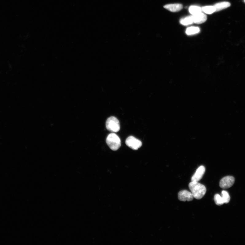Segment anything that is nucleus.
I'll list each match as a JSON object with an SVG mask.
<instances>
[{"label":"nucleus","instance_id":"nucleus-1","mask_svg":"<svg viewBox=\"0 0 245 245\" xmlns=\"http://www.w3.org/2000/svg\"><path fill=\"white\" fill-rule=\"evenodd\" d=\"M189 187L194 198L197 200L202 199L206 193L205 186L198 182L192 181L189 185Z\"/></svg>","mask_w":245,"mask_h":245},{"label":"nucleus","instance_id":"nucleus-2","mask_svg":"<svg viewBox=\"0 0 245 245\" xmlns=\"http://www.w3.org/2000/svg\"><path fill=\"white\" fill-rule=\"evenodd\" d=\"M106 141L110 148L113 150H117L121 147V140L115 134L112 133L109 134Z\"/></svg>","mask_w":245,"mask_h":245},{"label":"nucleus","instance_id":"nucleus-3","mask_svg":"<svg viewBox=\"0 0 245 245\" xmlns=\"http://www.w3.org/2000/svg\"><path fill=\"white\" fill-rule=\"evenodd\" d=\"M106 127L109 131L117 133L120 130V122L115 117H111L107 119L106 122Z\"/></svg>","mask_w":245,"mask_h":245},{"label":"nucleus","instance_id":"nucleus-4","mask_svg":"<svg viewBox=\"0 0 245 245\" xmlns=\"http://www.w3.org/2000/svg\"><path fill=\"white\" fill-rule=\"evenodd\" d=\"M125 143L128 146L134 150H137L142 146L141 141L132 136L128 137Z\"/></svg>","mask_w":245,"mask_h":245},{"label":"nucleus","instance_id":"nucleus-5","mask_svg":"<svg viewBox=\"0 0 245 245\" xmlns=\"http://www.w3.org/2000/svg\"><path fill=\"white\" fill-rule=\"evenodd\" d=\"M235 178L231 176L222 178L220 182V186L223 189H228L233 186L235 183Z\"/></svg>","mask_w":245,"mask_h":245},{"label":"nucleus","instance_id":"nucleus-6","mask_svg":"<svg viewBox=\"0 0 245 245\" xmlns=\"http://www.w3.org/2000/svg\"><path fill=\"white\" fill-rule=\"evenodd\" d=\"M178 195V199L181 201H191L194 198L192 193L187 190H183L180 191Z\"/></svg>","mask_w":245,"mask_h":245},{"label":"nucleus","instance_id":"nucleus-7","mask_svg":"<svg viewBox=\"0 0 245 245\" xmlns=\"http://www.w3.org/2000/svg\"><path fill=\"white\" fill-rule=\"evenodd\" d=\"M205 171V168L204 166L202 165L200 166L192 177V181H199L202 178Z\"/></svg>","mask_w":245,"mask_h":245},{"label":"nucleus","instance_id":"nucleus-8","mask_svg":"<svg viewBox=\"0 0 245 245\" xmlns=\"http://www.w3.org/2000/svg\"><path fill=\"white\" fill-rule=\"evenodd\" d=\"M193 22L196 24H201L206 21L207 17L206 15L202 12L196 15H192Z\"/></svg>","mask_w":245,"mask_h":245},{"label":"nucleus","instance_id":"nucleus-9","mask_svg":"<svg viewBox=\"0 0 245 245\" xmlns=\"http://www.w3.org/2000/svg\"><path fill=\"white\" fill-rule=\"evenodd\" d=\"M164 7L169 11L175 12L181 10L183 8V6L180 4H170L165 5Z\"/></svg>","mask_w":245,"mask_h":245},{"label":"nucleus","instance_id":"nucleus-10","mask_svg":"<svg viewBox=\"0 0 245 245\" xmlns=\"http://www.w3.org/2000/svg\"><path fill=\"white\" fill-rule=\"evenodd\" d=\"M231 4L228 2H222L217 3L214 5L216 11H219L230 7Z\"/></svg>","mask_w":245,"mask_h":245},{"label":"nucleus","instance_id":"nucleus-11","mask_svg":"<svg viewBox=\"0 0 245 245\" xmlns=\"http://www.w3.org/2000/svg\"><path fill=\"white\" fill-rule=\"evenodd\" d=\"M180 23L184 25L187 26L193 24V22L192 15L181 19Z\"/></svg>","mask_w":245,"mask_h":245},{"label":"nucleus","instance_id":"nucleus-12","mask_svg":"<svg viewBox=\"0 0 245 245\" xmlns=\"http://www.w3.org/2000/svg\"><path fill=\"white\" fill-rule=\"evenodd\" d=\"M200 31V29L198 27H191L187 28L186 33L188 35H191L198 33Z\"/></svg>","mask_w":245,"mask_h":245},{"label":"nucleus","instance_id":"nucleus-13","mask_svg":"<svg viewBox=\"0 0 245 245\" xmlns=\"http://www.w3.org/2000/svg\"><path fill=\"white\" fill-rule=\"evenodd\" d=\"M189 10L190 13L192 15H194L202 12V10L201 8L199 6H191L189 7Z\"/></svg>","mask_w":245,"mask_h":245},{"label":"nucleus","instance_id":"nucleus-14","mask_svg":"<svg viewBox=\"0 0 245 245\" xmlns=\"http://www.w3.org/2000/svg\"><path fill=\"white\" fill-rule=\"evenodd\" d=\"M202 9L204 13L207 14H211L216 12V9L214 6H204Z\"/></svg>","mask_w":245,"mask_h":245},{"label":"nucleus","instance_id":"nucleus-15","mask_svg":"<svg viewBox=\"0 0 245 245\" xmlns=\"http://www.w3.org/2000/svg\"><path fill=\"white\" fill-rule=\"evenodd\" d=\"M221 196L224 203H228L230 200V196L227 191H223L221 192Z\"/></svg>","mask_w":245,"mask_h":245},{"label":"nucleus","instance_id":"nucleus-16","mask_svg":"<svg viewBox=\"0 0 245 245\" xmlns=\"http://www.w3.org/2000/svg\"><path fill=\"white\" fill-rule=\"evenodd\" d=\"M214 200L216 205L221 206L224 204L221 196L219 194H216L214 196Z\"/></svg>","mask_w":245,"mask_h":245},{"label":"nucleus","instance_id":"nucleus-17","mask_svg":"<svg viewBox=\"0 0 245 245\" xmlns=\"http://www.w3.org/2000/svg\"><path fill=\"white\" fill-rule=\"evenodd\" d=\"M244 1H245V0H244Z\"/></svg>","mask_w":245,"mask_h":245}]
</instances>
